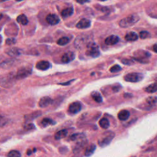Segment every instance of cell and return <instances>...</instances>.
I'll use <instances>...</instances> for the list:
<instances>
[{
  "label": "cell",
  "mask_w": 157,
  "mask_h": 157,
  "mask_svg": "<svg viewBox=\"0 0 157 157\" xmlns=\"http://www.w3.org/2000/svg\"><path fill=\"white\" fill-rule=\"evenodd\" d=\"M152 49H153V52H155V53H157V43L153 45V46L152 47Z\"/></svg>",
  "instance_id": "37"
},
{
  "label": "cell",
  "mask_w": 157,
  "mask_h": 157,
  "mask_svg": "<svg viewBox=\"0 0 157 157\" xmlns=\"http://www.w3.org/2000/svg\"><path fill=\"white\" fill-rule=\"evenodd\" d=\"M74 13V9L73 7H69L66 9H63L61 11V15L62 16L63 18H68V17L71 16Z\"/></svg>",
  "instance_id": "14"
},
{
  "label": "cell",
  "mask_w": 157,
  "mask_h": 157,
  "mask_svg": "<svg viewBox=\"0 0 157 157\" xmlns=\"http://www.w3.org/2000/svg\"><path fill=\"white\" fill-rule=\"evenodd\" d=\"M51 66L50 63L47 61H40L36 63V67L39 70L41 71H46L49 69Z\"/></svg>",
  "instance_id": "11"
},
{
  "label": "cell",
  "mask_w": 157,
  "mask_h": 157,
  "mask_svg": "<svg viewBox=\"0 0 157 157\" xmlns=\"http://www.w3.org/2000/svg\"><path fill=\"white\" fill-rule=\"evenodd\" d=\"M15 1H17V2H22V1H23V0H15Z\"/></svg>",
  "instance_id": "45"
},
{
  "label": "cell",
  "mask_w": 157,
  "mask_h": 157,
  "mask_svg": "<svg viewBox=\"0 0 157 157\" xmlns=\"http://www.w3.org/2000/svg\"><path fill=\"white\" fill-rule=\"evenodd\" d=\"M98 7H99V8H96L102 12H106V11H109V9L107 7H102V6H98Z\"/></svg>",
  "instance_id": "34"
},
{
  "label": "cell",
  "mask_w": 157,
  "mask_h": 157,
  "mask_svg": "<svg viewBox=\"0 0 157 157\" xmlns=\"http://www.w3.org/2000/svg\"><path fill=\"white\" fill-rule=\"evenodd\" d=\"M119 41V38L115 35H111L108 36L105 39V44L108 46H113L118 43Z\"/></svg>",
  "instance_id": "13"
},
{
  "label": "cell",
  "mask_w": 157,
  "mask_h": 157,
  "mask_svg": "<svg viewBox=\"0 0 157 157\" xmlns=\"http://www.w3.org/2000/svg\"><path fill=\"white\" fill-rule=\"evenodd\" d=\"M130 117V112L127 110H122L118 114V118L120 120H126Z\"/></svg>",
  "instance_id": "18"
},
{
  "label": "cell",
  "mask_w": 157,
  "mask_h": 157,
  "mask_svg": "<svg viewBox=\"0 0 157 157\" xmlns=\"http://www.w3.org/2000/svg\"><path fill=\"white\" fill-rule=\"evenodd\" d=\"M91 26V22L89 19H82L76 25V27L79 29L88 28Z\"/></svg>",
  "instance_id": "10"
},
{
  "label": "cell",
  "mask_w": 157,
  "mask_h": 157,
  "mask_svg": "<svg viewBox=\"0 0 157 157\" xmlns=\"http://www.w3.org/2000/svg\"><path fill=\"white\" fill-rule=\"evenodd\" d=\"M139 19L140 18L137 15L131 14L121 19L119 22V25L121 28H130L137 24Z\"/></svg>",
  "instance_id": "1"
},
{
  "label": "cell",
  "mask_w": 157,
  "mask_h": 157,
  "mask_svg": "<svg viewBox=\"0 0 157 157\" xmlns=\"http://www.w3.org/2000/svg\"><path fill=\"white\" fill-rule=\"evenodd\" d=\"M121 63H124L125 65H131V64H134V62H133V60L126 59V58L121 60Z\"/></svg>",
  "instance_id": "32"
},
{
  "label": "cell",
  "mask_w": 157,
  "mask_h": 157,
  "mask_svg": "<svg viewBox=\"0 0 157 157\" xmlns=\"http://www.w3.org/2000/svg\"><path fill=\"white\" fill-rule=\"evenodd\" d=\"M96 150V146L95 144H90L86 147L85 151V155L87 157H89L92 155Z\"/></svg>",
  "instance_id": "17"
},
{
  "label": "cell",
  "mask_w": 157,
  "mask_h": 157,
  "mask_svg": "<svg viewBox=\"0 0 157 157\" xmlns=\"http://www.w3.org/2000/svg\"><path fill=\"white\" fill-rule=\"evenodd\" d=\"M75 58V55L72 52H68L64 54L61 57V61L63 63H68Z\"/></svg>",
  "instance_id": "9"
},
{
  "label": "cell",
  "mask_w": 157,
  "mask_h": 157,
  "mask_svg": "<svg viewBox=\"0 0 157 157\" xmlns=\"http://www.w3.org/2000/svg\"><path fill=\"white\" fill-rule=\"evenodd\" d=\"M144 78L143 75L141 73H131L126 74L124 76V80L128 82H139Z\"/></svg>",
  "instance_id": "4"
},
{
  "label": "cell",
  "mask_w": 157,
  "mask_h": 157,
  "mask_svg": "<svg viewBox=\"0 0 157 157\" xmlns=\"http://www.w3.org/2000/svg\"><path fill=\"white\" fill-rule=\"evenodd\" d=\"M31 69L28 67H23L19 69L16 74L17 79H21L25 78L31 74Z\"/></svg>",
  "instance_id": "5"
},
{
  "label": "cell",
  "mask_w": 157,
  "mask_h": 157,
  "mask_svg": "<svg viewBox=\"0 0 157 157\" xmlns=\"http://www.w3.org/2000/svg\"><path fill=\"white\" fill-rule=\"evenodd\" d=\"M151 56L149 52L144 50H137L134 53V60L141 63H147L148 58Z\"/></svg>",
  "instance_id": "2"
},
{
  "label": "cell",
  "mask_w": 157,
  "mask_h": 157,
  "mask_svg": "<svg viewBox=\"0 0 157 157\" xmlns=\"http://www.w3.org/2000/svg\"><path fill=\"white\" fill-rule=\"evenodd\" d=\"M56 124V122L52 119H50L49 118H44L41 121V125L43 127H46L49 125H54Z\"/></svg>",
  "instance_id": "19"
},
{
  "label": "cell",
  "mask_w": 157,
  "mask_h": 157,
  "mask_svg": "<svg viewBox=\"0 0 157 157\" xmlns=\"http://www.w3.org/2000/svg\"><path fill=\"white\" fill-rule=\"evenodd\" d=\"M3 14L2 13H0V20H1L3 18Z\"/></svg>",
  "instance_id": "42"
},
{
  "label": "cell",
  "mask_w": 157,
  "mask_h": 157,
  "mask_svg": "<svg viewBox=\"0 0 157 157\" xmlns=\"http://www.w3.org/2000/svg\"><path fill=\"white\" fill-rule=\"evenodd\" d=\"M99 125L104 129H107L109 127V121L106 118H102L99 120Z\"/></svg>",
  "instance_id": "23"
},
{
  "label": "cell",
  "mask_w": 157,
  "mask_h": 157,
  "mask_svg": "<svg viewBox=\"0 0 157 157\" xmlns=\"http://www.w3.org/2000/svg\"><path fill=\"white\" fill-rule=\"evenodd\" d=\"M68 134V131L66 130H62L59 131H58L55 134V139L56 140H60V139L64 138Z\"/></svg>",
  "instance_id": "21"
},
{
  "label": "cell",
  "mask_w": 157,
  "mask_h": 157,
  "mask_svg": "<svg viewBox=\"0 0 157 157\" xmlns=\"http://www.w3.org/2000/svg\"><path fill=\"white\" fill-rule=\"evenodd\" d=\"M2 41H3V38H2V36L1 35H0V45H1V44H2Z\"/></svg>",
  "instance_id": "40"
},
{
  "label": "cell",
  "mask_w": 157,
  "mask_h": 157,
  "mask_svg": "<svg viewBox=\"0 0 157 157\" xmlns=\"http://www.w3.org/2000/svg\"><path fill=\"white\" fill-rule=\"evenodd\" d=\"M138 39V35L133 31H131L128 33H127L125 36V39L127 41H135Z\"/></svg>",
  "instance_id": "15"
},
{
  "label": "cell",
  "mask_w": 157,
  "mask_h": 157,
  "mask_svg": "<svg viewBox=\"0 0 157 157\" xmlns=\"http://www.w3.org/2000/svg\"><path fill=\"white\" fill-rule=\"evenodd\" d=\"M76 2L80 5H83L85 3L90 2V0H76Z\"/></svg>",
  "instance_id": "35"
},
{
  "label": "cell",
  "mask_w": 157,
  "mask_h": 157,
  "mask_svg": "<svg viewBox=\"0 0 157 157\" xmlns=\"http://www.w3.org/2000/svg\"><path fill=\"white\" fill-rule=\"evenodd\" d=\"M17 22L23 25H26L28 23V20L27 19V17L24 14H21L17 17Z\"/></svg>",
  "instance_id": "20"
},
{
  "label": "cell",
  "mask_w": 157,
  "mask_h": 157,
  "mask_svg": "<svg viewBox=\"0 0 157 157\" xmlns=\"http://www.w3.org/2000/svg\"><path fill=\"white\" fill-rule=\"evenodd\" d=\"M46 21L51 25H55L60 22V19L56 14H50L46 17Z\"/></svg>",
  "instance_id": "8"
},
{
  "label": "cell",
  "mask_w": 157,
  "mask_h": 157,
  "mask_svg": "<svg viewBox=\"0 0 157 157\" xmlns=\"http://www.w3.org/2000/svg\"><path fill=\"white\" fill-rule=\"evenodd\" d=\"M71 140L73 141H82L84 140V139H86V137L85 135L83 133H76V134H74L72 136H71L70 137Z\"/></svg>",
  "instance_id": "16"
},
{
  "label": "cell",
  "mask_w": 157,
  "mask_h": 157,
  "mask_svg": "<svg viewBox=\"0 0 157 157\" xmlns=\"http://www.w3.org/2000/svg\"><path fill=\"white\" fill-rule=\"evenodd\" d=\"M92 97L95 101L98 103H101L102 101V98L99 93L97 92H94L92 93Z\"/></svg>",
  "instance_id": "25"
},
{
  "label": "cell",
  "mask_w": 157,
  "mask_h": 157,
  "mask_svg": "<svg viewBox=\"0 0 157 157\" xmlns=\"http://www.w3.org/2000/svg\"><path fill=\"white\" fill-rule=\"evenodd\" d=\"M6 43L8 45H13L16 43V40L14 38H9L6 41Z\"/></svg>",
  "instance_id": "33"
},
{
  "label": "cell",
  "mask_w": 157,
  "mask_h": 157,
  "mask_svg": "<svg viewBox=\"0 0 157 157\" xmlns=\"http://www.w3.org/2000/svg\"><path fill=\"white\" fill-rule=\"evenodd\" d=\"M121 70V68L119 65H118V64L114 65L110 69V71L111 73H116V72H118V71H120Z\"/></svg>",
  "instance_id": "30"
},
{
  "label": "cell",
  "mask_w": 157,
  "mask_h": 157,
  "mask_svg": "<svg viewBox=\"0 0 157 157\" xmlns=\"http://www.w3.org/2000/svg\"><path fill=\"white\" fill-rule=\"evenodd\" d=\"M146 102L148 105L150 106H153L157 104V97L156 96H150L147 98Z\"/></svg>",
  "instance_id": "26"
},
{
  "label": "cell",
  "mask_w": 157,
  "mask_h": 157,
  "mask_svg": "<svg viewBox=\"0 0 157 157\" xmlns=\"http://www.w3.org/2000/svg\"><path fill=\"white\" fill-rule=\"evenodd\" d=\"M26 128L28 129V130H32L33 128H34V126L33 125V124H28L26 126Z\"/></svg>",
  "instance_id": "36"
},
{
  "label": "cell",
  "mask_w": 157,
  "mask_h": 157,
  "mask_svg": "<svg viewBox=\"0 0 157 157\" xmlns=\"http://www.w3.org/2000/svg\"><path fill=\"white\" fill-rule=\"evenodd\" d=\"M6 1H8V0H0V2H5Z\"/></svg>",
  "instance_id": "43"
},
{
  "label": "cell",
  "mask_w": 157,
  "mask_h": 157,
  "mask_svg": "<svg viewBox=\"0 0 157 157\" xmlns=\"http://www.w3.org/2000/svg\"><path fill=\"white\" fill-rule=\"evenodd\" d=\"M70 41V39L68 37H63L57 41V44L61 46H63L68 44Z\"/></svg>",
  "instance_id": "27"
},
{
  "label": "cell",
  "mask_w": 157,
  "mask_h": 157,
  "mask_svg": "<svg viewBox=\"0 0 157 157\" xmlns=\"http://www.w3.org/2000/svg\"><path fill=\"white\" fill-rule=\"evenodd\" d=\"M52 99L49 96H44L41 98L39 102V106L41 108H44L47 106H49L50 104L52 103Z\"/></svg>",
  "instance_id": "12"
},
{
  "label": "cell",
  "mask_w": 157,
  "mask_h": 157,
  "mask_svg": "<svg viewBox=\"0 0 157 157\" xmlns=\"http://www.w3.org/2000/svg\"><path fill=\"white\" fill-rule=\"evenodd\" d=\"M150 36V34L149 32H148L147 31H141L140 33H139V37L143 39L149 38Z\"/></svg>",
  "instance_id": "29"
},
{
  "label": "cell",
  "mask_w": 157,
  "mask_h": 157,
  "mask_svg": "<svg viewBox=\"0 0 157 157\" xmlns=\"http://www.w3.org/2000/svg\"><path fill=\"white\" fill-rule=\"evenodd\" d=\"M114 136V135L112 133H109L107 134H105L98 141L99 145L101 147H105L108 146L112 140Z\"/></svg>",
  "instance_id": "6"
},
{
  "label": "cell",
  "mask_w": 157,
  "mask_h": 157,
  "mask_svg": "<svg viewBox=\"0 0 157 157\" xmlns=\"http://www.w3.org/2000/svg\"><path fill=\"white\" fill-rule=\"evenodd\" d=\"M99 1H101V2H105V1H107V0H99Z\"/></svg>",
  "instance_id": "44"
},
{
  "label": "cell",
  "mask_w": 157,
  "mask_h": 157,
  "mask_svg": "<svg viewBox=\"0 0 157 157\" xmlns=\"http://www.w3.org/2000/svg\"><path fill=\"white\" fill-rule=\"evenodd\" d=\"M145 91L146 92L150 93L156 92L157 91V83L156 82L155 83H152V84L149 85L148 86H147L145 89Z\"/></svg>",
  "instance_id": "22"
},
{
  "label": "cell",
  "mask_w": 157,
  "mask_h": 157,
  "mask_svg": "<svg viewBox=\"0 0 157 157\" xmlns=\"http://www.w3.org/2000/svg\"><path fill=\"white\" fill-rule=\"evenodd\" d=\"M32 153V151H31L30 150H28V152H27V154L28 155H31V153Z\"/></svg>",
  "instance_id": "41"
},
{
  "label": "cell",
  "mask_w": 157,
  "mask_h": 157,
  "mask_svg": "<svg viewBox=\"0 0 157 157\" xmlns=\"http://www.w3.org/2000/svg\"><path fill=\"white\" fill-rule=\"evenodd\" d=\"M118 86H114V88H113V90H114L115 92H118V90H120V89L121 88V87H119V88H118Z\"/></svg>",
  "instance_id": "38"
},
{
  "label": "cell",
  "mask_w": 157,
  "mask_h": 157,
  "mask_svg": "<svg viewBox=\"0 0 157 157\" xmlns=\"http://www.w3.org/2000/svg\"><path fill=\"white\" fill-rule=\"evenodd\" d=\"M86 54V55L93 58L99 57L100 55V52L97 44L95 42H90L87 45Z\"/></svg>",
  "instance_id": "3"
},
{
  "label": "cell",
  "mask_w": 157,
  "mask_h": 157,
  "mask_svg": "<svg viewBox=\"0 0 157 157\" xmlns=\"http://www.w3.org/2000/svg\"><path fill=\"white\" fill-rule=\"evenodd\" d=\"M7 54L8 55H9L10 56L15 57V56L19 55L20 54V52L18 49L14 47V48H11L9 50H8V51L7 52Z\"/></svg>",
  "instance_id": "24"
},
{
  "label": "cell",
  "mask_w": 157,
  "mask_h": 157,
  "mask_svg": "<svg viewBox=\"0 0 157 157\" xmlns=\"http://www.w3.org/2000/svg\"><path fill=\"white\" fill-rule=\"evenodd\" d=\"M82 109V105L80 102L76 101L71 103L68 108V112L71 114H76Z\"/></svg>",
  "instance_id": "7"
},
{
  "label": "cell",
  "mask_w": 157,
  "mask_h": 157,
  "mask_svg": "<svg viewBox=\"0 0 157 157\" xmlns=\"http://www.w3.org/2000/svg\"><path fill=\"white\" fill-rule=\"evenodd\" d=\"M8 120L2 116H0V127H3L8 124Z\"/></svg>",
  "instance_id": "31"
},
{
  "label": "cell",
  "mask_w": 157,
  "mask_h": 157,
  "mask_svg": "<svg viewBox=\"0 0 157 157\" xmlns=\"http://www.w3.org/2000/svg\"><path fill=\"white\" fill-rule=\"evenodd\" d=\"M8 157H21V153L17 150L10 151L8 154Z\"/></svg>",
  "instance_id": "28"
},
{
  "label": "cell",
  "mask_w": 157,
  "mask_h": 157,
  "mask_svg": "<svg viewBox=\"0 0 157 157\" xmlns=\"http://www.w3.org/2000/svg\"><path fill=\"white\" fill-rule=\"evenodd\" d=\"M71 80H70V81H69V82H66V83H60L61 85H68V84H69V83H70L71 82Z\"/></svg>",
  "instance_id": "39"
}]
</instances>
